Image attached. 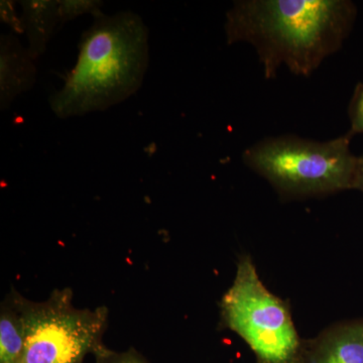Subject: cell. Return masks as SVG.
Segmentation results:
<instances>
[{
	"mask_svg": "<svg viewBox=\"0 0 363 363\" xmlns=\"http://www.w3.org/2000/svg\"><path fill=\"white\" fill-rule=\"evenodd\" d=\"M94 358L95 363H150L133 347L126 351H114L104 345L94 353Z\"/></svg>",
	"mask_w": 363,
	"mask_h": 363,
	"instance_id": "cell-11",
	"label": "cell"
},
{
	"mask_svg": "<svg viewBox=\"0 0 363 363\" xmlns=\"http://www.w3.org/2000/svg\"><path fill=\"white\" fill-rule=\"evenodd\" d=\"M357 14L350 0H240L224 28L227 44L255 48L267 79L283 66L308 77L340 50Z\"/></svg>",
	"mask_w": 363,
	"mask_h": 363,
	"instance_id": "cell-1",
	"label": "cell"
},
{
	"mask_svg": "<svg viewBox=\"0 0 363 363\" xmlns=\"http://www.w3.org/2000/svg\"><path fill=\"white\" fill-rule=\"evenodd\" d=\"M14 33L0 37V109L7 111L14 100L37 82V67Z\"/></svg>",
	"mask_w": 363,
	"mask_h": 363,
	"instance_id": "cell-7",
	"label": "cell"
},
{
	"mask_svg": "<svg viewBox=\"0 0 363 363\" xmlns=\"http://www.w3.org/2000/svg\"><path fill=\"white\" fill-rule=\"evenodd\" d=\"M351 135H363V82L359 83L353 92L348 106Z\"/></svg>",
	"mask_w": 363,
	"mask_h": 363,
	"instance_id": "cell-12",
	"label": "cell"
},
{
	"mask_svg": "<svg viewBox=\"0 0 363 363\" xmlns=\"http://www.w3.org/2000/svg\"><path fill=\"white\" fill-rule=\"evenodd\" d=\"M220 317L222 326L247 344L255 363H301L304 339L290 305L264 286L250 255L238 260L233 285L221 298Z\"/></svg>",
	"mask_w": 363,
	"mask_h": 363,
	"instance_id": "cell-4",
	"label": "cell"
},
{
	"mask_svg": "<svg viewBox=\"0 0 363 363\" xmlns=\"http://www.w3.org/2000/svg\"><path fill=\"white\" fill-rule=\"evenodd\" d=\"M23 317L26 343L20 363H83L102 342L109 311L104 306L79 309L70 288L57 289L47 300L33 302L11 290Z\"/></svg>",
	"mask_w": 363,
	"mask_h": 363,
	"instance_id": "cell-5",
	"label": "cell"
},
{
	"mask_svg": "<svg viewBox=\"0 0 363 363\" xmlns=\"http://www.w3.org/2000/svg\"><path fill=\"white\" fill-rule=\"evenodd\" d=\"M350 133L325 142L293 135L271 136L245 150L247 167L286 200L325 197L352 190L357 157Z\"/></svg>",
	"mask_w": 363,
	"mask_h": 363,
	"instance_id": "cell-3",
	"label": "cell"
},
{
	"mask_svg": "<svg viewBox=\"0 0 363 363\" xmlns=\"http://www.w3.org/2000/svg\"><path fill=\"white\" fill-rule=\"evenodd\" d=\"M81 35L75 66L49 98L61 119L104 111L142 87L150 62L149 28L138 14L102 13Z\"/></svg>",
	"mask_w": 363,
	"mask_h": 363,
	"instance_id": "cell-2",
	"label": "cell"
},
{
	"mask_svg": "<svg viewBox=\"0 0 363 363\" xmlns=\"http://www.w3.org/2000/svg\"><path fill=\"white\" fill-rule=\"evenodd\" d=\"M104 2L100 0H59L60 25L75 20L82 14L92 16L101 13Z\"/></svg>",
	"mask_w": 363,
	"mask_h": 363,
	"instance_id": "cell-10",
	"label": "cell"
},
{
	"mask_svg": "<svg viewBox=\"0 0 363 363\" xmlns=\"http://www.w3.org/2000/svg\"><path fill=\"white\" fill-rule=\"evenodd\" d=\"M25 343L23 317L9 296L0 309V363H20Z\"/></svg>",
	"mask_w": 363,
	"mask_h": 363,
	"instance_id": "cell-9",
	"label": "cell"
},
{
	"mask_svg": "<svg viewBox=\"0 0 363 363\" xmlns=\"http://www.w3.org/2000/svg\"><path fill=\"white\" fill-rule=\"evenodd\" d=\"M0 16L1 21L7 25L11 26L13 33H25V26H23V20L18 18L14 9V2L7 1V0H1L0 2Z\"/></svg>",
	"mask_w": 363,
	"mask_h": 363,
	"instance_id": "cell-13",
	"label": "cell"
},
{
	"mask_svg": "<svg viewBox=\"0 0 363 363\" xmlns=\"http://www.w3.org/2000/svg\"><path fill=\"white\" fill-rule=\"evenodd\" d=\"M352 190L360 191L363 193V155L357 157V168H355L354 179H353Z\"/></svg>",
	"mask_w": 363,
	"mask_h": 363,
	"instance_id": "cell-14",
	"label": "cell"
},
{
	"mask_svg": "<svg viewBox=\"0 0 363 363\" xmlns=\"http://www.w3.org/2000/svg\"><path fill=\"white\" fill-rule=\"evenodd\" d=\"M21 4L28 54L37 61L44 55L60 25L59 0H23Z\"/></svg>",
	"mask_w": 363,
	"mask_h": 363,
	"instance_id": "cell-8",
	"label": "cell"
},
{
	"mask_svg": "<svg viewBox=\"0 0 363 363\" xmlns=\"http://www.w3.org/2000/svg\"><path fill=\"white\" fill-rule=\"evenodd\" d=\"M301 363H363V318L331 325L306 339Z\"/></svg>",
	"mask_w": 363,
	"mask_h": 363,
	"instance_id": "cell-6",
	"label": "cell"
}]
</instances>
